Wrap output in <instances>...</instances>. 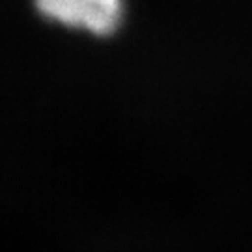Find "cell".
Segmentation results:
<instances>
[{"mask_svg":"<svg viewBox=\"0 0 252 252\" xmlns=\"http://www.w3.org/2000/svg\"><path fill=\"white\" fill-rule=\"evenodd\" d=\"M36 11L67 28H82L95 36L114 32L122 17V0H32Z\"/></svg>","mask_w":252,"mask_h":252,"instance_id":"obj_1","label":"cell"}]
</instances>
